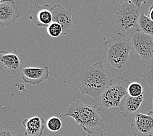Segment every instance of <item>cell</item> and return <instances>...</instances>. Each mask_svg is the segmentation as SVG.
Here are the masks:
<instances>
[{
    "instance_id": "cell-1",
    "label": "cell",
    "mask_w": 153,
    "mask_h": 136,
    "mask_svg": "<svg viewBox=\"0 0 153 136\" xmlns=\"http://www.w3.org/2000/svg\"><path fill=\"white\" fill-rule=\"evenodd\" d=\"M111 81L109 72L104 68L102 62H98L83 68L79 72L76 84L82 96H88L99 100Z\"/></svg>"
},
{
    "instance_id": "cell-2",
    "label": "cell",
    "mask_w": 153,
    "mask_h": 136,
    "mask_svg": "<svg viewBox=\"0 0 153 136\" xmlns=\"http://www.w3.org/2000/svg\"><path fill=\"white\" fill-rule=\"evenodd\" d=\"M64 117H71L88 134L102 130L105 126L97 106H89L79 101H75L66 109Z\"/></svg>"
},
{
    "instance_id": "cell-3",
    "label": "cell",
    "mask_w": 153,
    "mask_h": 136,
    "mask_svg": "<svg viewBox=\"0 0 153 136\" xmlns=\"http://www.w3.org/2000/svg\"><path fill=\"white\" fill-rule=\"evenodd\" d=\"M105 57L108 64L123 72L129 60L132 45L129 36L118 33L104 43Z\"/></svg>"
},
{
    "instance_id": "cell-4",
    "label": "cell",
    "mask_w": 153,
    "mask_h": 136,
    "mask_svg": "<svg viewBox=\"0 0 153 136\" xmlns=\"http://www.w3.org/2000/svg\"><path fill=\"white\" fill-rule=\"evenodd\" d=\"M142 13H145V7H140L125 0L114 9V23L122 33L130 37L131 32L139 30L138 20Z\"/></svg>"
},
{
    "instance_id": "cell-5",
    "label": "cell",
    "mask_w": 153,
    "mask_h": 136,
    "mask_svg": "<svg viewBox=\"0 0 153 136\" xmlns=\"http://www.w3.org/2000/svg\"><path fill=\"white\" fill-rule=\"evenodd\" d=\"M130 82L122 77L112 79L109 85L101 95L99 100V113H103L113 107H119L122 100L126 96Z\"/></svg>"
},
{
    "instance_id": "cell-6",
    "label": "cell",
    "mask_w": 153,
    "mask_h": 136,
    "mask_svg": "<svg viewBox=\"0 0 153 136\" xmlns=\"http://www.w3.org/2000/svg\"><path fill=\"white\" fill-rule=\"evenodd\" d=\"M22 64L15 52L0 51V85L18 77L22 72Z\"/></svg>"
},
{
    "instance_id": "cell-7",
    "label": "cell",
    "mask_w": 153,
    "mask_h": 136,
    "mask_svg": "<svg viewBox=\"0 0 153 136\" xmlns=\"http://www.w3.org/2000/svg\"><path fill=\"white\" fill-rule=\"evenodd\" d=\"M132 48L144 63L153 60V36L143 33L140 30L130 36Z\"/></svg>"
},
{
    "instance_id": "cell-8",
    "label": "cell",
    "mask_w": 153,
    "mask_h": 136,
    "mask_svg": "<svg viewBox=\"0 0 153 136\" xmlns=\"http://www.w3.org/2000/svg\"><path fill=\"white\" fill-rule=\"evenodd\" d=\"M48 4L39 5L35 1L29 10V19L37 27H46L53 22V16Z\"/></svg>"
},
{
    "instance_id": "cell-9",
    "label": "cell",
    "mask_w": 153,
    "mask_h": 136,
    "mask_svg": "<svg viewBox=\"0 0 153 136\" xmlns=\"http://www.w3.org/2000/svg\"><path fill=\"white\" fill-rule=\"evenodd\" d=\"M130 128L134 136H152L153 111H150L147 114L137 113Z\"/></svg>"
},
{
    "instance_id": "cell-10",
    "label": "cell",
    "mask_w": 153,
    "mask_h": 136,
    "mask_svg": "<svg viewBox=\"0 0 153 136\" xmlns=\"http://www.w3.org/2000/svg\"><path fill=\"white\" fill-rule=\"evenodd\" d=\"M53 22L60 24L63 29L62 36H67L73 27V13L71 9H66L60 4L51 7Z\"/></svg>"
},
{
    "instance_id": "cell-11",
    "label": "cell",
    "mask_w": 153,
    "mask_h": 136,
    "mask_svg": "<svg viewBox=\"0 0 153 136\" xmlns=\"http://www.w3.org/2000/svg\"><path fill=\"white\" fill-rule=\"evenodd\" d=\"M20 16V11L13 0H3L0 2V26H9Z\"/></svg>"
},
{
    "instance_id": "cell-12",
    "label": "cell",
    "mask_w": 153,
    "mask_h": 136,
    "mask_svg": "<svg viewBox=\"0 0 153 136\" xmlns=\"http://www.w3.org/2000/svg\"><path fill=\"white\" fill-rule=\"evenodd\" d=\"M49 69L47 66L43 68H26L22 69L23 81L32 85H39L48 79Z\"/></svg>"
},
{
    "instance_id": "cell-13",
    "label": "cell",
    "mask_w": 153,
    "mask_h": 136,
    "mask_svg": "<svg viewBox=\"0 0 153 136\" xmlns=\"http://www.w3.org/2000/svg\"><path fill=\"white\" fill-rule=\"evenodd\" d=\"M144 100V95L140 97H131L127 95L122 100L119 106L120 114L124 118H127L135 115Z\"/></svg>"
},
{
    "instance_id": "cell-14",
    "label": "cell",
    "mask_w": 153,
    "mask_h": 136,
    "mask_svg": "<svg viewBox=\"0 0 153 136\" xmlns=\"http://www.w3.org/2000/svg\"><path fill=\"white\" fill-rule=\"evenodd\" d=\"M45 120L41 116H34L25 118L22 121V125L25 128L26 136H42L45 130Z\"/></svg>"
},
{
    "instance_id": "cell-15",
    "label": "cell",
    "mask_w": 153,
    "mask_h": 136,
    "mask_svg": "<svg viewBox=\"0 0 153 136\" xmlns=\"http://www.w3.org/2000/svg\"><path fill=\"white\" fill-rule=\"evenodd\" d=\"M138 27L143 33L153 36V20L145 13H142L138 20Z\"/></svg>"
},
{
    "instance_id": "cell-16",
    "label": "cell",
    "mask_w": 153,
    "mask_h": 136,
    "mask_svg": "<svg viewBox=\"0 0 153 136\" xmlns=\"http://www.w3.org/2000/svg\"><path fill=\"white\" fill-rule=\"evenodd\" d=\"M141 81L145 88L153 92V62L145 69L141 76Z\"/></svg>"
},
{
    "instance_id": "cell-17",
    "label": "cell",
    "mask_w": 153,
    "mask_h": 136,
    "mask_svg": "<svg viewBox=\"0 0 153 136\" xmlns=\"http://www.w3.org/2000/svg\"><path fill=\"white\" fill-rule=\"evenodd\" d=\"M127 92L128 95L131 97H140L143 94L144 89L140 83L133 82L128 85Z\"/></svg>"
},
{
    "instance_id": "cell-18",
    "label": "cell",
    "mask_w": 153,
    "mask_h": 136,
    "mask_svg": "<svg viewBox=\"0 0 153 136\" xmlns=\"http://www.w3.org/2000/svg\"><path fill=\"white\" fill-rule=\"evenodd\" d=\"M47 127L48 130L53 132H58L62 127V122L58 117H52L47 122Z\"/></svg>"
},
{
    "instance_id": "cell-19",
    "label": "cell",
    "mask_w": 153,
    "mask_h": 136,
    "mask_svg": "<svg viewBox=\"0 0 153 136\" xmlns=\"http://www.w3.org/2000/svg\"><path fill=\"white\" fill-rule=\"evenodd\" d=\"M47 33L49 36L53 38L58 37L62 36L63 29L60 24L56 22H53L47 27Z\"/></svg>"
},
{
    "instance_id": "cell-20",
    "label": "cell",
    "mask_w": 153,
    "mask_h": 136,
    "mask_svg": "<svg viewBox=\"0 0 153 136\" xmlns=\"http://www.w3.org/2000/svg\"><path fill=\"white\" fill-rule=\"evenodd\" d=\"M17 132L18 131L13 130L9 126H0V136H16Z\"/></svg>"
},
{
    "instance_id": "cell-21",
    "label": "cell",
    "mask_w": 153,
    "mask_h": 136,
    "mask_svg": "<svg viewBox=\"0 0 153 136\" xmlns=\"http://www.w3.org/2000/svg\"><path fill=\"white\" fill-rule=\"evenodd\" d=\"M129 1L135 5L143 7L144 5L149 1V0H129Z\"/></svg>"
},
{
    "instance_id": "cell-22",
    "label": "cell",
    "mask_w": 153,
    "mask_h": 136,
    "mask_svg": "<svg viewBox=\"0 0 153 136\" xmlns=\"http://www.w3.org/2000/svg\"><path fill=\"white\" fill-rule=\"evenodd\" d=\"M106 135H107V133L103 130L98 131V132H95V133L87 135V136H106Z\"/></svg>"
},
{
    "instance_id": "cell-23",
    "label": "cell",
    "mask_w": 153,
    "mask_h": 136,
    "mask_svg": "<svg viewBox=\"0 0 153 136\" xmlns=\"http://www.w3.org/2000/svg\"><path fill=\"white\" fill-rule=\"evenodd\" d=\"M148 16L152 20H153V4L151 5V7L149 9V13H148Z\"/></svg>"
},
{
    "instance_id": "cell-24",
    "label": "cell",
    "mask_w": 153,
    "mask_h": 136,
    "mask_svg": "<svg viewBox=\"0 0 153 136\" xmlns=\"http://www.w3.org/2000/svg\"><path fill=\"white\" fill-rule=\"evenodd\" d=\"M152 136H153V130L152 131Z\"/></svg>"
},
{
    "instance_id": "cell-25",
    "label": "cell",
    "mask_w": 153,
    "mask_h": 136,
    "mask_svg": "<svg viewBox=\"0 0 153 136\" xmlns=\"http://www.w3.org/2000/svg\"><path fill=\"white\" fill-rule=\"evenodd\" d=\"M152 107H153V99H152Z\"/></svg>"
},
{
    "instance_id": "cell-26",
    "label": "cell",
    "mask_w": 153,
    "mask_h": 136,
    "mask_svg": "<svg viewBox=\"0 0 153 136\" xmlns=\"http://www.w3.org/2000/svg\"><path fill=\"white\" fill-rule=\"evenodd\" d=\"M1 1H3V0H0V2H1Z\"/></svg>"
}]
</instances>
